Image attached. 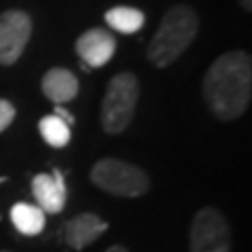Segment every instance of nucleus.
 Segmentation results:
<instances>
[{"mask_svg":"<svg viewBox=\"0 0 252 252\" xmlns=\"http://www.w3.org/2000/svg\"><path fill=\"white\" fill-rule=\"evenodd\" d=\"M240 4H242L244 11H248V13L252 11V0H240Z\"/></svg>","mask_w":252,"mask_h":252,"instance_id":"17","label":"nucleus"},{"mask_svg":"<svg viewBox=\"0 0 252 252\" xmlns=\"http://www.w3.org/2000/svg\"><path fill=\"white\" fill-rule=\"evenodd\" d=\"M141 94L139 78L130 72L116 74L101 103V126L109 135H120L130 126Z\"/></svg>","mask_w":252,"mask_h":252,"instance_id":"3","label":"nucleus"},{"mask_svg":"<svg viewBox=\"0 0 252 252\" xmlns=\"http://www.w3.org/2000/svg\"><path fill=\"white\" fill-rule=\"evenodd\" d=\"M191 252H231V231L223 212L206 206L198 210L189 229Z\"/></svg>","mask_w":252,"mask_h":252,"instance_id":"5","label":"nucleus"},{"mask_svg":"<svg viewBox=\"0 0 252 252\" xmlns=\"http://www.w3.org/2000/svg\"><path fill=\"white\" fill-rule=\"evenodd\" d=\"M198 15L189 4H175L164 13L152 42L147 46V59L156 67L172 65L198 36Z\"/></svg>","mask_w":252,"mask_h":252,"instance_id":"2","label":"nucleus"},{"mask_svg":"<svg viewBox=\"0 0 252 252\" xmlns=\"http://www.w3.org/2000/svg\"><path fill=\"white\" fill-rule=\"evenodd\" d=\"M204 101L223 122L238 120L252 99V59L246 51H229L212 63L202 84Z\"/></svg>","mask_w":252,"mask_h":252,"instance_id":"1","label":"nucleus"},{"mask_svg":"<svg viewBox=\"0 0 252 252\" xmlns=\"http://www.w3.org/2000/svg\"><path fill=\"white\" fill-rule=\"evenodd\" d=\"M40 89L46 99L61 105V103H67V101L76 99L78 91H80V84H78V78L74 72H69L65 67H51L42 76Z\"/></svg>","mask_w":252,"mask_h":252,"instance_id":"10","label":"nucleus"},{"mask_svg":"<svg viewBox=\"0 0 252 252\" xmlns=\"http://www.w3.org/2000/svg\"><path fill=\"white\" fill-rule=\"evenodd\" d=\"M105 252H128V250H126L124 246H120V244H116V246H109Z\"/></svg>","mask_w":252,"mask_h":252,"instance_id":"16","label":"nucleus"},{"mask_svg":"<svg viewBox=\"0 0 252 252\" xmlns=\"http://www.w3.org/2000/svg\"><path fill=\"white\" fill-rule=\"evenodd\" d=\"M55 116H57V118H61V120L63 122H65L67 126H72L74 124V118H72V114H69L67 112V109L65 107H61V105H57V107H55V112H53Z\"/></svg>","mask_w":252,"mask_h":252,"instance_id":"15","label":"nucleus"},{"mask_svg":"<svg viewBox=\"0 0 252 252\" xmlns=\"http://www.w3.org/2000/svg\"><path fill=\"white\" fill-rule=\"evenodd\" d=\"M32 193L44 215H59L65 208L67 185L63 172L55 168L53 172H40L32 181Z\"/></svg>","mask_w":252,"mask_h":252,"instance_id":"8","label":"nucleus"},{"mask_svg":"<svg viewBox=\"0 0 252 252\" xmlns=\"http://www.w3.org/2000/svg\"><path fill=\"white\" fill-rule=\"evenodd\" d=\"M11 220L15 229L23 235H38L46 227V215L34 204L19 202L11 208Z\"/></svg>","mask_w":252,"mask_h":252,"instance_id":"11","label":"nucleus"},{"mask_svg":"<svg viewBox=\"0 0 252 252\" xmlns=\"http://www.w3.org/2000/svg\"><path fill=\"white\" fill-rule=\"evenodd\" d=\"M15 105L6 99H0V132H4L15 120Z\"/></svg>","mask_w":252,"mask_h":252,"instance_id":"14","label":"nucleus"},{"mask_svg":"<svg viewBox=\"0 0 252 252\" xmlns=\"http://www.w3.org/2000/svg\"><path fill=\"white\" fill-rule=\"evenodd\" d=\"M76 53L80 55L84 65L89 67H103L112 61L116 53V38L112 32L103 28H91L78 36Z\"/></svg>","mask_w":252,"mask_h":252,"instance_id":"7","label":"nucleus"},{"mask_svg":"<svg viewBox=\"0 0 252 252\" xmlns=\"http://www.w3.org/2000/svg\"><path fill=\"white\" fill-rule=\"evenodd\" d=\"M32 38V17L21 9L0 15V65H15Z\"/></svg>","mask_w":252,"mask_h":252,"instance_id":"6","label":"nucleus"},{"mask_svg":"<svg viewBox=\"0 0 252 252\" xmlns=\"http://www.w3.org/2000/svg\"><path fill=\"white\" fill-rule=\"evenodd\" d=\"M38 130H40V135L46 143L51 147H57V149L65 147L69 143V139H72V126H67L55 114L44 116L42 120L38 122Z\"/></svg>","mask_w":252,"mask_h":252,"instance_id":"13","label":"nucleus"},{"mask_svg":"<svg viewBox=\"0 0 252 252\" xmlns=\"http://www.w3.org/2000/svg\"><path fill=\"white\" fill-rule=\"evenodd\" d=\"M91 181L118 198H139L149 191V177L143 168L118 158H103L93 166Z\"/></svg>","mask_w":252,"mask_h":252,"instance_id":"4","label":"nucleus"},{"mask_svg":"<svg viewBox=\"0 0 252 252\" xmlns=\"http://www.w3.org/2000/svg\"><path fill=\"white\" fill-rule=\"evenodd\" d=\"M107 231V223L94 212H82V215L74 217L67 220L65 225V242L72 250H82L94 240H99L101 235Z\"/></svg>","mask_w":252,"mask_h":252,"instance_id":"9","label":"nucleus"},{"mask_svg":"<svg viewBox=\"0 0 252 252\" xmlns=\"http://www.w3.org/2000/svg\"><path fill=\"white\" fill-rule=\"evenodd\" d=\"M105 23L120 34H137L145 26V13L135 6H114L105 13Z\"/></svg>","mask_w":252,"mask_h":252,"instance_id":"12","label":"nucleus"}]
</instances>
